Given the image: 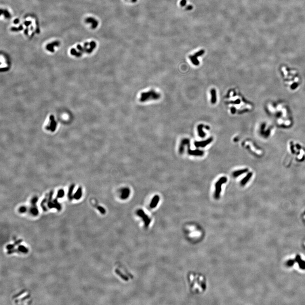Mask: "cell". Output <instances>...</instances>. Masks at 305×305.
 Segmentation results:
<instances>
[{
  "instance_id": "6da1fadb",
  "label": "cell",
  "mask_w": 305,
  "mask_h": 305,
  "mask_svg": "<svg viewBox=\"0 0 305 305\" xmlns=\"http://www.w3.org/2000/svg\"><path fill=\"white\" fill-rule=\"evenodd\" d=\"M191 289L195 293H201L204 290L205 281L201 275L191 274L189 277Z\"/></svg>"
},
{
  "instance_id": "7a4b0ae2",
  "label": "cell",
  "mask_w": 305,
  "mask_h": 305,
  "mask_svg": "<svg viewBox=\"0 0 305 305\" xmlns=\"http://www.w3.org/2000/svg\"><path fill=\"white\" fill-rule=\"evenodd\" d=\"M161 96L160 93L153 89H151L142 92L140 94L139 100L141 102L144 103L150 100H158L160 99Z\"/></svg>"
},
{
  "instance_id": "3957f363",
  "label": "cell",
  "mask_w": 305,
  "mask_h": 305,
  "mask_svg": "<svg viewBox=\"0 0 305 305\" xmlns=\"http://www.w3.org/2000/svg\"><path fill=\"white\" fill-rule=\"evenodd\" d=\"M227 178L226 177H222L219 179L218 181L215 184V191L214 192V198L218 199L220 196L222 190V186L223 184L226 182Z\"/></svg>"
},
{
  "instance_id": "277c9868",
  "label": "cell",
  "mask_w": 305,
  "mask_h": 305,
  "mask_svg": "<svg viewBox=\"0 0 305 305\" xmlns=\"http://www.w3.org/2000/svg\"><path fill=\"white\" fill-rule=\"evenodd\" d=\"M120 193L121 199L122 200H126L129 197L131 194V190L128 187H125L121 190Z\"/></svg>"
},
{
  "instance_id": "5b68a950",
  "label": "cell",
  "mask_w": 305,
  "mask_h": 305,
  "mask_svg": "<svg viewBox=\"0 0 305 305\" xmlns=\"http://www.w3.org/2000/svg\"><path fill=\"white\" fill-rule=\"evenodd\" d=\"M204 51H201L195 54L194 55L190 56V57H190V60L192 63L194 65H196V66H198V65H199V62L198 61L197 58H198V56L202 55L204 53Z\"/></svg>"
},
{
  "instance_id": "8992f818",
  "label": "cell",
  "mask_w": 305,
  "mask_h": 305,
  "mask_svg": "<svg viewBox=\"0 0 305 305\" xmlns=\"http://www.w3.org/2000/svg\"><path fill=\"white\" fill-rule=\"evenodd\" d=\"M57 123L55 120L54 117L53 115H51L50 117V123L49 125L47 126V130H51L52 131H54L56 129Z\"/></svg>"
},
{
  "instance_id": "52a82bcc",
  "label": "cell",
  "mask_w": 305,
  "mask_h": 305,
  "mask_svg": "<svg viewBox=\"0 0 305 305\" xmlns=\"http://www.w3.org/2000/svg\"><path fill=\"white\" fill-rule=\"evenodd\" d=\"M212 141H213V138L212 137H211V138H209V139L205 141L195 142V147H197V148H199V147L203 148V147H206L207 145H209L210 143H211Z\"/></svg>"
},
{
  "instance_id": "ba28073f",
  "label": "cell",
  "mask_w": 305,
  "mask_h": 305,
  "mask_svg": "<svg viewBox=\"0 0 305 305\" xmlns=\"http://www.w3.org/2000/svg\"><path fill=\"white\" fill-rule=\"evenodd\" d=\"M190 145H188V152L190 155L192 156H202L204 154V152L199 150H192L190 148Z\"/></svg>"
},
{
  "instance_id": "9c48e42d",
  "label": "cell",
  "mask_w": 305,
  "mask_h": 305,
  "mask_svg": "<svg viewBox=\"0 0 305 305\" xmlns=\"http://www.w3.org/2000/svg\"><path fill=\"white\" fill-rule=\"evenodd\" d=\"M190 140L188 139H184L181 142V144L179 146V152L180 154H182L184 151L185 145H190Z\"/></svg>"
},
{
  "instance_id": "30bf717a",
  "label": "cell",
  "mask_w": 305,
  "mask_h": 305,
  "mask_svg": "<svg viewBox=\"0 0 305 305\" xmlns=\"http://www.w3.org/2000/svg\"><path fill=\"white\" fill-rule=\"evenodd\" d=\"M160 201V197L159 195H156L153 197L150 202V207L154 208L157 206Z\"/></svg>"
},
{
  "instance_id": "8fae6325",
  "label": "cell",
  "mask_w": 305,
  "mask_h": 305,
  "mask_svg": "<svg viewBox=\"0 0 305 305\" xmlns=\"http://www.w3.org/2000/svg\"><path fill=\"white\" fill-rule=\"evenodd\" d=\"M205 127L204 125H200L198 127V134L200 137L203 138L206 136V134L203 131V129Z\"/></svg>"
},
{
  "instance_id": "7c38bea8",
  "label": "cell",
  "mask_w": 305,
  "mask_h": 305,
  "mask_svg": "<svg viewBox=\"0 0 305 305\" xmlns=\"http://www.w3.org/2000/svg\"><path fill=\"white\" fill-rule=\"evenodd\" d=\"M247 171H248V169H244L237 170V171H235L233 173V176L234 177H237L239 176L246 173Z\"/></svg>"
},
{
  "instance_id": "4fadbf2b",
  "label": "cell",
  "mask_w": 305,
  "mask_h": 305,
  "mask_svg": "<svg viewBox=\"0 0 305 305\" xmlns=\"http://www.w3.org/2000/svg\"><path fill=\"white\" fill-rule=\"evenodd\" d=\"M252 175V173H249L244 178H243V180L241 181V182H240L241 185L244 186L249 181L250 178L251 177Z\"/></svg>"
},
{
  "instance_id": "5bb4252c",
  "label": "cell",
  "mask_w": 305,
  "mask_h": 305,
  "mask_svg": "<svg viewBox=\"0 0 305 305\" xmlns=\"http://www.w3.org/2000/svg\"><path fill=\"white\" fill-rule=\"evenodd\" d=\"M211 102L212 104H214L216 103L217 101V96H216V91L215 89H211Z\"/></svg>"
},
{
  "instance_id": "9a60e30c",
  "label": "cell",
  "mask_w": 305,
  "mask_h": 305,
  "mask_svg": "<svg viewBox=\"0 0 305 305\" xmlns=\"http://www.w3.org/2000/svg\"><path fill=\"white\" fill-rule=\"evenodd\" d=\"M59 45V43L58 42H54V43H53L50 44L48 45L47 46L46 48L47 49V50H48V51L53 52H54L53 47L55 46L58 45Z\"/></svg>"
},
{
  "instance_id": "2e32d148",
  "label": "cell",
  "mask_w": 305,
  "mask_h": 305,
  "mask_svg": "<svg viewBox=\"0 0 305 305\" xmlns=\"http://www.w3.org/2000/svg\"><path fill=\"white\" fill-rule=\"evenodd\" d=\"M82 189H81V188H79L76 192V193L75 194V195H74V198L77 199V200H79V199L81 198V196H82Z\"/></svg>"
},
{
  "instance_id": "e0dca14e",
  "label": "cell",
  "mask_w": 305,
  "mask_h": 305,
  "mask_svg": "<svg viewBox=\"0 0 305 305\" xmlns=\"http://www.w3.org/2000/svg\"><path fill=\"white\" fill-rule=\"evenodd\" d=\"M74 186H71L70 188V190H69L68 192V198L70 199H71L72 198V192L73 191V189H74Z\"/></svg>"
},
{
  "instance_id": "ac0fdd59",
  "label": "cell",
  "mask_w": 305,
  "mask_h": 305,
  "mask_svg": "<svg viewBox=\"0 0 305 305\" xmlns=\"http://www.w3.org/2000/svg\"><path fill=\"white\" fill-rule=\"evenodd\" d=\"M64 195V191L63 190H60L58 192V193L57 194V198H62V197H63Z\"/></svg>"
},
{
  "instance_id": "d6986e66",
  "label": "cell",
  "mask_w": 305,
  "mask_h": 305,
  "mask_svg": "<svg viewBox=\"0 0 305 305\" xmlns=\"http://www.w3.org/2000/svg\"><path fill=\"white\" fill-rule=\"evenodd\" d=\"M26 208L25 207H22L20 208V209L19 211L20 212H25L26 211Z\"/></svg>"
},
{
  "instance_id": "ffe728a7",
  "label": "cell",
  "mask_w": 305,
  "mask_h": 305,
  "mask_svg": "<svg viewBox=\"0 0 305 305\" xmlns=\"http://www.w3.org/2000/svg\"><path fill=\"white\" fill-rule=\"evenodd\" d=\"M231 113L233 114H235V109L234 108H232L231 109Z\"/></svg>"
},
{
  "instance_id": "44dd1931",
  "label": "cell",
  "mask_w": 305,
  "mask_h": 305,
  "mask_svg": "<svg viewBox=\"0 0 305 305\" xmlns=\"http://www.w3.org/2000/svg\"><path fill=\"white\" fill-rule=\"evenodd\" d=\"M185 0H183V1H182V3H181V4H182V5H184L185 3Z\"/></svg>"
}]
</instances>
